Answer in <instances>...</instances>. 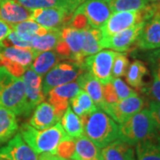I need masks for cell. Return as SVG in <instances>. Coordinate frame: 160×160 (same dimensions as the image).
<instances>
[{
  "label": "cell",
  "mask_w": 160,
  "mask_h": 160,
  "mask_svg": "<svg viewBox=\"0 0 160 160\" xmlns=\"http://www.w3.org/2000/svg\"><path fill=\"white\" fill-rule=\"evenodd\" d=\"M72 160H102L101 149L84 134L75 139Z\"/></svg>",
  "instance_id": "obj_22"
},
{
  "label": "cell",
  "mask_w": 160,
  "mask_h": 160,
  "mask_svg": "<svg viewBox=\"0 0 160 160\" xmlns=\"http://www.w3.org/2000/svg\"><path fill=\"white\" fill-rule=\"evenodd\" d=\"M0 158L6 160H38V157L24 142L19 132L12 137L5 146L0 148Z\"/></svg>",
  "instance_id": "obj_14"
},
{
  "label": "cell",
  "mask_w": 160,
  "mask_h": 160,
  "mask_svg": "<svg viewBox=\"0 0 160 160\" xmlns=\"http://www.w3.org/2000/svg\"><path fill=\"white\" fill-rule=\"evenodd\" d=\"M147 6L154 13V17H160V0H145Z\"/></svg>",
  "instance_id": "obj_41"
},
{
  "label": "cell",
  "mask_w": 160,
  "mask_h": 160,
  "mask_svg": "<svg viewBox=\"0 0 160 160\" xmlns=\"http://www.w3.org/2000/svg\"><path fill=\"white\" fill-rule=\"evenodd\" d=\"M153 62V72L160 78V57L150 60Z\"/></svg>",
  "instance_id": "obj_43"
},
{
  "label": "cell",
  "mask_w": 160,
  "mask_h": 160,
  "mask_svg": "<svg viewBox=\"0 0 160 160\" xmlns=\"http://www.w3.org/2000/svg\"><path fill=\"white\" fill-rule=\"evenodd\" d=\"M67 160H72V159H67Z\"/></svg>",
  "instance_id": "obj_47"
},
{
  "label": "cell",
  "mask_w": 160,
  "mask_h": 160,
  "mask_svg": "<svg viewBox=\"0 0 160 160\" xmlns=\"http://www.w3.org/2000/svg\"><path fill=\"white\" fill-rule=\"evenodd\" d=\"M102 160H135L132 146L119 139L101 149Z\"/></svg>",
  "instance_id": "obj_21"
},
{
  "label": "cell",
  "mask_w": 160,
  "mask_h": 160,
  "mask_svg": "<svg viewBox=\"0 0 160 160\" xmlns=\"http://www.w3.org/2000/svg\"><path fill=\"white\" fill-rule=\"evenodd\" d=\"M26 96L29 107L33 110L35 108L45 100V95L42 92V77L37 74L34 70L28 69L22 76Z\"/></svg>",
  "instance_id": "obj_18"
},
{
  "label": "cell",
  "mask_w": 160,
  "mask_h": 160,
  "mask_svg": "<svg viewBox=\"0 0 160 160\" xmlns=\"http://www.w3.org/2000/svg\"><path fill=\"white\" fill-rule=\"evenodd\" d=\"M111 83H112L115 93L118 99V101L132 96V95L137 94L136 92L133 89H132L130 86H127L120 78H113L111 80Z\"/></svg>",
  "instance_id": "obj_35"
},
{
  "label": "cell",
  "mask_w": 160,
  "mask_h": 160,
  "mask_svg": "<svg viewBox=\"0 0 160 160\" xmlns=\"http://www.w3.org/2000/svg\"><path fill=\"white\" fill-rule=\"evenodd\" d=\"M129 67V60L125 52H117L115 56L112 67V77L113 78H121L126 76V71Z\"/></svg>",
  "instance_id": "obj_33"
},
{
  "label": "cell",
  "mask_w": 160,
  "mask_h": 160,
  "mask_svg": "<svg viewBox=\"0 0 160 160\" xmlns=\"http://www.w3.org/2000/svg\"><path fill=\"white\" fill-rule=\"evenodd\" d=\"M137 160H160V135H154L135 145Z\"/></svg>",
  "instance_id": "obj_23"
},
{
  "label": "cell",
  "mask_w": 160,
  "mask_h": 160,
  "mask_svg": "<svg viewBox=\"0 0 160 160\" xmlns=\"http://www.w3.org/2000/svg\"><path fill=\"white\" fill-rule=\"evenodd\" d=\"M83 44V29H76L71 26L63 27L62 29V38L55 47V52L59 56L69 59L82 67L84 62V59L81 56Z\"/></svg>",
  "instance_id": "obj_6"
},
{
  "label": "cell",
  "mask_w": 160,
  "mask_h": 160,
  "mask_svg": "<svg viewBox=\"0 0 160 160\" xmlns=\"http://www.w3.org/2000/svg\"><path fill=\"white\" fill-rule=\"evenodd\" d=\"M142 22H145L143 10L114 12L110 14L100 30L102 38H106Z\"/></svg>",
  "instance_id": "obj_10"
},
{
  "label": "cell",
  "mask_w": 160,
  "mask_h": 160,
  "mask_svg": "<svg viewBox=\"0 0 160 160\" xmlns=\"http://www.w3.org/2000/svg\"><path fill=\"white\" fill-rule=\"evenodd\" d=\"M149 109L153 117L158 132L160 135V102L152 101L149 104Z\"/></svg>",
  "instance_id": "obj_38"
},
{
  "label": "cell",
  "mask_w": 160,
  "mask_h": 160,
  "mask_svg": "<svg viewBox=\"0 0 160 160\" xmlns=\"http://www.w3.org/2000/svg\"><path fill=\"white\" fill-rule=\"evenodd\" d=\"M63 130L70 138L77 139L84 135V124L79 116L75 113L69 106L61 118Z\"/></svg>",
  "instance_id": "obj_25"
},
{
  "label": "cell",
  "mask_w": 160,
  "mask_h": 160,
  "mask_svg": "<svg viewBox=\"0 0 160 160\" xmlns=\"http://www.w3.org/2000/svg\"><path fill=\"white\" fill-rule=\"evenodd\" d=\"M12 31V26L10 24L5 22L2 18L0 17V47L3 45V42L6 38Z\"/></svg>",
  "instance_id": "obj_39"
},
{
  "label": "cell",
  "mask_w": 160,
  "mask_h": 160,
  "mask_svg": "<svg viewBox=\"0 0 160 160\" xmlns=\"http://www.w3.org/2000/svg\"><path fill=\"white\" fill-rule=\"evenodd\" d=\"M0 160H6V159H3V158H0Z\"/></svg>",
  "instance_id": "obj_46"
},
{
  "label": "cell",
  "mask_w": 160,
  "mask_h": 160,
  "mask_svg": "<svg viewBox=\"0 0 160 160\" xmlns=\"http://www.w3.org/2000/svg\"><path fill=\"white\" fill-rule=\"evenodd\" d=\"M79 90V86L76 82H69L58 86L48 92V102L62 116L69 107V100L75 96Z\"/></svg>",
  "instance_id": "obj_17"
},
{
  "label": "cell",
  "mask_w": 160,
  "mask_h": 160,
  "mask_svg": "<svg viewBox=\"0 0 160 160\" xmlns=\"http://www.w3.org/2000/svg\"><path fill=\"white\" fill-rule=\"evenodd\" d=\"M69 103L71 109L79 117L91 114L98 109L91 97L82 89L69 100Z\"/></svg>",
  "instance_id": "obj_30"
},
{
  "label": "cell",
  "mask_w": 160,
  "mask_h": 160,
  "mask_svg": "<svg viewBox=\"0 0 160 160\" xmlns=\"http://www.w3.org/2000/svg\"><path fill=\"white\" fill-rule=\"evenodd\" d=\"M22 6L29 10L46 7H62L64 9L60 0H16Z\"/></svg>",
  "instance_id": "obj_34"
},
{
  "label": "cell",
  "mask_w": 160,
  "mask_h": 160,
  "mask_svg": "<svg viewBox=\"0 0 160 160\" xmlns=\"http://www.w3.org/2000/svg\"><path fill=\"white\" fill-rule=\"evenodd\" d=\"M135 44L139 49L145 51L160 48V17L145 22Z\"/></svg>",
  "instance_id": "obj_16"
},
{
  "label": "cell",
  "mask_w": 160,
  "mask_h": 160,
  "mask_svg": "<svg viewBox=\"0 0 160 160\" xmlns=\"http://www.w3.org/2000/svg\"><path fill=\"white\" fill-rule=\"evenodd\" d=\"M144 23L145 22L137 23L109 38H102V48H108L120 52H126L129 51L132 46H133L136 43L138 37L144 26Z\"/></svg>",
  "instance_id": "obj_12"
},
{
  "label": "cell",
  "mask_w": 160,
  "mask_h": 160,
  "mask_svg": "<svg viewBox=\"0 0 160 160\" xmlns=\"http://www.w3.org/2000/svg\"><path fill=\"white\" fill-rule=\"evenodd\" d=\"M75 139L67 137L59 144L56 155L64 159H71L74 154Z\"/></svg>",
  "instance_id": "obj_36"
},
{
  "label": "cell",
  "mask_w": 160,
  "mask_h": 160,
  "mask_svg": "<svg viewBox=\"0 0 160 160\" xmlns=\"http://www.w3.org/2000/svg\"><path fill=\"white\" fill-rule=\"evenodd\" d=\"M30 12L16 0H0V17L10 25L29 20Z\"/></svg>",
  "instance_id": "obj_19"
},
{
  "label": "cell",
  "mask_w": 160,
  "mask_h": 160,
  "mask_svg": "<svg viewBox=\"0 0 160 160\" xmlns=\"http://www.w3.org/2000/svg\"><path fill=\"white\" fill-rule=\"evenodd\" d=\"M116 54L117 52L113 50L98 52L97 53L84 59L82 68L88 70L102 85H106L113 78L112 67Z\"/></svg>",
  "instance_id": "obj_8"
},
{
  "label": "cell",
  "mask_w": 160,
  "mask_h": 160,
  "mask_svg": "<svg viewBox=\"0 0 160 160\" xmlns=\"http://www.w3.org/2000/svg\"><path fill=\"white\" fill-rule=\"evenodd\" d=\"M144 99L135 94L115 103H105L102 109L118 124H122L140 112L144 108Z\"/></svg>",
  "instance_id": "obj_9"
},
{
  "label": "cell",
  "mask_w": 160,
  "mask_h": 160,
  "mask_svg": "<svg viewBox=\"0 0 160 160\" xmlns=\"http://www.w3.org/2000/svg\"><path fill=\"white\" fill-rule=\"evenodd\" d=\"M149 73L148 68L142 61L135 60L129 65L126 71V82L134 88H142L144 86L143 78Z\"/></svg>",
  "instance_id": "obj_31"
},
{
  "label": "cell",
  "mask_w": 160,
  "mask_h": 160,
  "mask_svg": "<svg viewBox=\"0 0 160 160\" xmlns=\"http://www.w3.org/2000/svg\"><path fill=\"white\" fill-rule=\"evenodd\" d=\"M80 89L84 90L91 97L92 102L99 109H102L105 104L103 98L102 85L89 72L80 73L77 80Z\"/></svg>",
  "instance_id": "obj_20"
},
{
  "label": "cell",
  "mask_w": 160,
  "mask_h": 160,
  "mask_svg": "<svg viewBox=\"0 0 160 160\" xmlns=\"http://www.w3.org/2000/svg\"><path fill=\"white\" fill-rule=\"evenodd\" d=\"M74 12L82 13L90 28L101 29L112 13L105 0H87L83 2Z\"/></svg>",
  "instance_id": "obj_11"
},
{
  "label": "cell",
  "mask_w": 160,
  "mask_h": 160,
  "mask_svg": "<svg viewBox=\"0 0 160 160\" xmlns=\"http://www.w3.org/2000/svg\"><path fill=\"white\" fill-rule=\"evenodd\" d=\"M60 1L62 2L64 9L68 12V13H69L70 15L73 14L75 10L79 6L77 0H60Z\"/></svg>",
  "instance_id": "obj_40"
},
{
  "label": "cell",
  "mask_w": 160,
  "mask_h": 160,
  "mask_svg": "<svg viewBox=\"0 0 160 160\" xmlns=\"http://www.w3.org/2000/svg\"><path fill=\"white\" fill-rule=\"evenodd\" d=\"M0 106L16 116L29 117L32 112L22 78L14 77L3 66H0Z\"/></svg>",
  "instance_id": "obj_1"
},
{
  "label": "cell",
  "mask_w": 160,
  "mask_h": 160,
  "mask_svg": "<svg viewBox=\"0 0 160 160\" xmlns=\"http://www.w3.org/2000/svg\"><path fill=\"white\" fill-rule=\"evenodd\" d=\"M19 129L16 115L0 106V145L7 142Z\"/></svg>",
  "instance_id": "obj_24"
},
{
  "label": "cell",
  "mask_w": 160,
  "mask_h": 160,
  "mask_svg": "<svg viewBox=\"0 0 160 160\" xmlns=\"http://www.w3.org/2000/svg\"><path fill=\"white\" fill-rule=\"evenodd\" d=\"M38 160H67L64 159L60 158L57 155H52V154H48V153H44V154H41Z\"/></svg>",
  "instance_id": "obj_42"
},
{
  "label": "cell",
  "mask_w": 160,
  "mask_h": 160,
  "mask_svg": "<svg viewBox=\"0 0 160 160\" xmlns=\"http://www.w3.org/2000/svg\"><path fill=\"white\" fill-rule=\"evenodd\" d=\"M62 38V29H52L46 34L37 36L31 41V48L37 52L52 51Z\"/></svg>",
  "instance_id": "obj_28"
},
{
  "label": "cell",
  "mask_w": 160,
  "mask_h": 160,
  "mask_svg": "<svg viewBox=\"0 0 160 160\" xmlns=\"http://www.w3.org/2000/svg\"><path fill=\"white\" fill-rule=\"evenodd\" d=\"M141 90L149 95L155 102H160V78L153 72V80L152 83L148 86H143Z\"/></svg>",
  "instance_id": "obj_37"
},
{
  "label": "cell",
  "mask_w": 160,
  "mask_h": 160,
  "mask_svg": "<svg viewBox=\"0 0 160 160\" xmlns=\"http://www.w3.org/2000/svg\"><path fill=\"white\" fill-rule=\"evenodd\" d=\"M77 1H78V3L79 5H81V4H82L83 2H85V1H87V0H77Z\"/></svg>",
  "instance_id": "obj_45"
},
{
  "label": "cell",
  "mask_w": 160,
  "mask_h": 160,
  "mask_svg": "<svg viewBox=\"0 0 160 160\" xmlns=\"http://www.w3.org/2000/svg\"><path fill=\"white\" fill-rule=\"evenodd\" d=\"M11 26L12 30H14L23 40L29 42L30 44L35 37L43 36L50 30L40 26L38 23H37L30 19L17 23V24H14V25H11Z\"/></svg>",
  "instance_id": "obj_27"
},
{
  "label": "cell",
  "mask_w": 160,
  "mask_h": 160,
  "mask_svg": "<svg viewBox=\"0 0 160 160\" xmlns=\"http://www.w3.org/2000/svg\"><path fill=\"white\" fill-rule=\"evenodd\" d=\"M80 118L84 124V134L100 149L118 139V123L102 109L98 108Z\"/></svg>",
  "instance_id": "obj_3"
},
{
  "label": "cell",
  "mask_w": 160,
  "mask_h": 160,
  "mask_svg": "<svg viewBox=\"0 0 160 160\" xmlns=\"http://www.w3.org/2000/svg\"><path fill=\"white\" fill-rule=\"evenodd\" d=\"M84 70L79 64L74 62H62L56 63L42 80V92L46 96L54 87L73 82Z\"/></svg>",
  "instance_id": "obj_7"
},
{
  "label": "cell",
  "mask_w": 160,
  "mask_h": 160,
  "mask_svg": "<svg viewBox=\"0 0 160 160\" xmlns=\"http://www.w3.org/2000/svg\"><path fill=\"white\" fill-rule=\"evenodd\" d=\"M112 12L123 11H142L146 8L145 0H105Z\"/></svg>",
  "instance_id": "obj_32"
},
{
  "label": "cell",
  "mask_w": 160,
  "mask_h": 160,
  "mask_svg": "<svg viewBox=\"0 0 160 160\" xmlns=\"http://www.w3.org/2000/svg\"><path fill=\"white\" fill-rule=\"evenodd\" d=\"M62 117L52 104L42 102L35 108L29 124L36 129L43 130L57 124Z\"/></svg>",
  "instance_id": "obj_15"
},
{
  "label": "cell",
  "mask_w": 160,
  "mask_h": 160,
  "mask_svg": "<svg viewBox=\"0 0 160 160\" xmlns=\"http://www.w3.org/2000/svg\"><path fill=\"white\" fill-rule=\"evenodd\" d=\"M38 52H37L33 48H21L16 46L2 47L0 66L5 67L14 77L22 78Z\"/></svg>",
  "instance_id": "obj_5"
},
{
  "label": "cell",
  "mask_w": 160,
  "mask_h": 160,
  "mask_svg": "<svg viewBox=\"0 0 160 160\" xmlns=\"http://www.w3.org/2000/svg\"><path fill=\"white\" fill-rule=\"evenodd\" d=\"M60 56L54 51L40 52L36 56L33 62L30 65V69L34 70L39 76L46 74L50 69L60 61Z\"/></svg>",
  "instance_id": "obj_29"
},
{
  "label": "cell",
  "mask_w": 160,
  "mask_h": 160,
  "mask_svg": "<svg viewBox=\"0 0 160 160\" xmlns=\"http://www.w3.org/2000/svg\"><path fill=\"white\" fill-rule=\"evenodd\" d=\"M70 15L62 7H46L31 10L29 19L48 29H59Z\"/></svg>",
  "instance_id": "obj_13"
},
{
  "label": "cell",
  "mask_w": 160,
  "mask_h": 160,
  "mask_svg": "<svg viewBox=\"0 0 160 160\" xmlns=\"http://www.w3.org/2000/svg\"><path fill=\"white\" fill-rule=\"evenodd\" d=\"M160 57V48H158V50L154 51L150 55H149V58L150 60H153V59H156V58Z\"/></svg>",
  "instance_id": "obj_44"
},
{
  "label": "cell",
  "mask_w": 160,
  "mask_h": 160,
  "mask_svg": "<svg viewBox=\"0 0 160 160\" xmlns=\"http://www.w3.org/2000/svg\"><path fill=\"white\" fill-rule=\"evenodd\" d=\"M20 134L37 155H56L59 144L69 137L63 130L61 122L43 130L36 129L29 123H25L20 129Z\"/></svg>",
  "instance_id": "obj_2"
},
{
  "label": "cell",
  "mask_w": 160,
  "mask_h": 160,
  "mask_svg": "<svg viewBox=\"0 0 160 160\" xmlns=\"http://www.w3.org/2000/svg\"><path fill=\"white\" fill-rule=\"evenodd\" d=\"M149 109H142L126 122L118 125V139L131 146L158 133Z\"/></svg>",
  "instance_id": "obj_4"
},
{
  "label": "cell",
  "mask_w": 160,
  "mask_h": 160,
  "mask_svg": "<svg viewBox=\"0 0 160 160\" xmlns=\"http://www.w3.org/2000/svg\"><path fill=\"white\" fill-rule=\"evenodd\" d=\"M0 52H1V49H0Z\"/></svg>",
  "instance_id": "obj_48"
},
{
  "label": "cell",
  "mask_w": 160,
  "mask_h": 160,
  "mask_svg": "<svg viewBox=\"0 0 160 160\" xmlns=\"http://www.w3.org/2000/svg\"><path fill=\"white\" fill-rule=\"evenodd\" d=\"M83 34H84V44L81 52V56L83 59L92 54H95L98 52L103 49L102 46V35L100 29L90 28L87 29H83Z\"/></svg>",
  "instance_id": "obj_26"
}]
</instances>
